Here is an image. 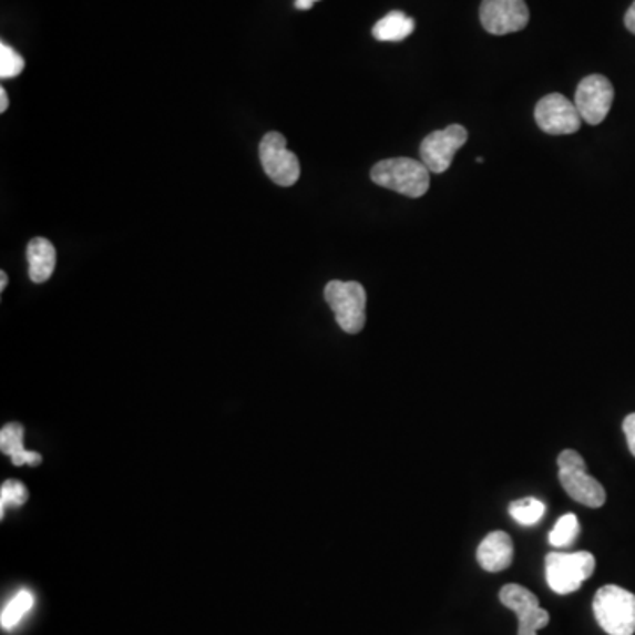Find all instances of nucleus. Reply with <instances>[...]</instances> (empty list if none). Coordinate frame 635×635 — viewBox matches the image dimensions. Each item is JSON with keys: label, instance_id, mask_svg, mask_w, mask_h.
<instances>
[{"label": "nucleus", "instance_id": "obj_25", "mask_svg": "<svg viewBox=\"0 0 635 635\" xmlns=\"http://www.w3.org/2000/svg\"><path fill=\"white\" fill-rule=\"evenodd\" d=\"M8 274L6 273H0V291H4L6 290V286H8Z\"/></svg>", "mask_w": 635, "mask_h": 635}, {"label": "nucleus", "instance_id": "obj_7", "mask_svg": "<svg viewBox=\"0 0 635 635\" xmlns=\"http://www.w3.org/2000/svg\"><path fill=\"white\" fill-rule=\"evenodd\" d=\"M467 140L468 131L459 124L432 131L420 143V160L431 173L447 172L454 161L455 152L463 147Z\"/></svg>", "mask_w": 635, "mask_h": 635}, {"label": "nucleus", "instance_id": "obj_6", "mask_svg": "<svg viewBox=\"0 0 635 635\" xmlns=\"http://www.w3.org/2000/svg\"><path fill=\"white\" fill-rule=\"evenodd\" d=\"M259 160L270 181L277 186L290 187L300 177V163L294 152L286 147L281 133H267L259 142Z\"/></svg>", "mask_w": 635, "mask_h": 635}, {"label": "nucleus", "instance_id": "obj_23", "mask_svg": "<svg viewBox=\"0 0 635 635\" xmlns=\"http://www.w3.org/2000/svg\"><path fill=\"white\" fill-rule=\"evenodd\" d=\"M9 106V98L6 89H0V113H4Z\"/></svg>", "mask_w": 635, "mask_h": 635}, {"label": "nucleus", "instance_id": "obj_10", "mask_svg": "<svg viewBox=\"0 0 635 635\" xmlns=\"http://www.w3.org/2000/svg\"><path fill=\"white\" fill-rule=\"evenodd\" d=\"M480 22L489 34H512L528 25L530 9L524 0H484L480 6Z\"/></svg>", "mask_w": 635, "mask_h": 635}, {"label": "nucleus", "instance_id": "obj_15", "mask_svg": "<svg viewBox=\"0 0 635 635\" xmlns=\"http://www.w3.org/2000/svg\"><path fill=\"white\" fill-rule=\"evenodd\" d=\"M416 31L413 18L407 17L401 11H392L387 17L381 18L377 25L372 27V35L378 41H398L407 40L411 32Z\"/></svg>", "mask_w": 635, "mask_h": 635}, {"label": "nucleus", "instance_id": "obj_18", "mask_svg": "<svg viewBox=\"0 0 635 635\" xmlns=\"http://www.w3.org/2000/svg\"><path fill=\"white\" fill-rule=\"evenodd\" d=\"M581 526L580 519L575 514H565L563 518L557 519L553 530L550 533V544L557 550L569 547L574 544L575 539L580 535Z\"/></svg>", "mask_w": 635, "mask_h": 635}, {"label": "nucleus", "instance_id": "obj_9", "mask_svg": "<svg viewBox=\"0 0 635 635\" xmlns=\"http://www.w3.org/2000/svg\"><path fill=\"white\" fill-rule=\"evenodd\" d=\"M500 602L519 618L518 635H536V632L550 625V613L542 610L535 593L521 584H506L500 590Z\"/></svg>", "mask_w": 635, "mask_h": 635}, {"label": "nucleus", "instance_id": "obj_20", "mask_svg": "<svg viewBox=\"0 0 635 635\" xmlns=\"http://www.w3.org/2000/svg\"><path fill=\"white\" fill-rule=\"evenodd\" d=\"M23 68H25L23 57L14 52L9 44L0 43V76L4 80L14 79L18 74H22Z\"/></svg>", "mask_w": 635, "mask_h": 635}, {"label": "nucleus", "instance_id": "obj_1", "mask_svg": "<svg viewBox=\"0 0 635 635\" xmlns=\"http://www.w3.org/2000/svg\"><path fill=\"white\" fill-rule=\"evenodd\" d=\"M371 178L377 186L396 191L408 198H420L429 191L431 172L422 161L410 157H393L372 166Z\"/></svg>", "mask_w": 635, "mask_h": 635}, {"label": "nucleus", "instance_id": "obj_13", "mask_svg": "<svg viewBox=\"0 0 635 635\" xmlns=\"http://www.w3.org/2000/svg\"><path fill=\"white\" fill-rule=\"evenodd\" d=\"M27 262H29V276H31L32 281L41 285V283L48 281L55 270V247L47 238H32L27 246Z\"/></svg>", "mask_w": 635, "mask_h": 635}, {"label": "nucleus", "instance_id": "obj_14", "mask_svg": "<svg viewBox=\"0 0 635 635\" xmlns=\"http://www.w3.org/2000/svg\"><path fill=\"white\" fill-rule=\"evenodd\" d=\"M0 449L6 455L11 458L14 467L31 464L38 467L43 461L38 452H29L23 449V426L22 423L11 422L0 432Z\"/></svg>", "mask_w": 635, "mask_h": 635}, {"label": "nucleus", "instance_id": "obj_3", "mask_svg": "<svg viewBox=\"0 0 635 635\" xmlns=\"http://www.w3.org/2000/svg\"><path fill=\"white\" fill-rule=\"evenodd\" d=\"M557 479L565 493L590 509H601L607 500L604 485L586 471L583 455L575 450H563L557 458Z\"/></svg>", "mask_w": 635, "mask_h": 635}, {"label": "nucleus", "instance_id": "obj_5", "mask_svg": "<svg viewBox=\"0 0 635 635\" xmlns=\"http://www.w3.org/2000/svg\"><path fill=\"white\" fill-rule=\"evenodd\" d=\"M324 295L345 332L359 334L363 329L368 295L360 283L330 281Z\"/></svg>", "mask_w": 635, "mask_h": 635}, {"label": "nucleus", "instance_id": "obj_17", "mask_svg": "<svg viewBox=\"0 0 635 635\" xmlns=\"http://www.w3.org/2000/svg\"><path fill=\"white\" fill-rule=\"evenodd\" d=\"M509 512L519 524L533 526V524L539 523L544 518L545 505L539 498H521V500L510 503Z\"/></svg>", "mask_w": 635, "mask_h": 635}, {"label": "nucleus", "instance_id": "obj_2", "mask_svg": "<svg viewBox=\"0 0 635 635\" xmlns=\"http://www.w3.org/2000/svg\"><path fill=\"white\" fill-rule=\"evenodd\" d=\"M593 614L605 634H635V595L628 590L616 584L598 590L593 598Z\"/></svg>", "mask_w": 635, "mask_h": 635}, {"label": "nucleus", "instance_id": "obj_12", "mask_svg": "<svg viewBox=\"0 0 635 635\" xmlns=\"http://www.w3.org/2000/svg\"><path fill=\"white\" fill-rule=\"evenodd\" d=\"M477 560L484 571H506L514 560V544H512L509 533H489L484 541L480 542Z\"/></svg>", "mask_w": 635, "mask_h": 635}, {"label": "nucleus", "instance_id": "obj_16", "mask_svg": "<svg viewBox=\"0 0 635 635\" xmlns=\"http://www.w3.org/2000/svg\"><path fill=\"white\" fill-rule=\"evenodd\" d=\"M32 607H34V595H32L29 590L18 592L17 595L8 602L4 610H2L0 625H2L4 631H13L18 623L25 618Z\"/></svg>", "mask_w": 635, "mask_h": 635}, {"label": "nucleus", "instance_id": "obj_24", "mask_svg": "<svg viewBox=\"0 0 635 635\" xmlns=\"http://www.w3.org/2000/svg\"><path fill=\"white\" fill-rule=\"evenodd\" d=\"M318 2V0H295V8L303 9V11H307V9H311L313 4Z\"/></svg>", "mask_w": 635, "mask_h": 635}, {"label": "nucleus", "instance_id": "obj_22", "mask_svg": "<svg viewBox=\"0 0 635 635\" xmlns=\"http://www.w3.org/2000/svg\"><path fill=\"white\" fill-rule=\"evenodd\" d=\"M625 27L632 34H635V2L628 8L627 14H625Z\"/></svg>", "mask_w": 635, "mask_h": 635}, {"label": "nucleus", "instance_id": "obj_11", "mask_svg": "<svg viewBox=\"0 0 635 635\" xmlns=\"http://www.w3.org/2000/svg\"><path fill=\"white\" fill-rule=\"evenodd\" d=\"M535 121L544 133L563 136L577 133L583 119L575 104L566 100L565 95L550 94L536 103Z\"/></svg>", "mask_w": 635, "mask_h": 635}, {"label": "nucleus", "instance_id": "obj_19", "mask_svg": "<svg viewBox=\"0 0 635 635\" xmlns=\"http://www.w3.org/2000/svg\"><path fill=\"white\" fill-rule=\"evenodd\" d=\"M29 500V489L18 480H6L0 491V514L4 518L6 506H20Z\"/></svg>", "mask_w": 635, "mask_h": 635}, {"label": "nucleus", "instance_id": "obj_8", "mask_svg": "<svg viewBox=\"0 0 635 635\" xmlns=\"http://www.w3.org/2000/svg\"><path fill=\"white\" fill-rule=\"evenodd\" d=\"M614 101L613 83L602 74H590L581 80L575 91L574 104L581 119L590 126H598L605 121Z\"/></svg>", "mask_w": 635, "mask_h": 635}, {"label": "nucleus", "instance_id": "obj_4", "mask_svg": "<svg viewBox=\"0 0 635 635\" xmlns=\"http://www.w3.org/2000/svg\"><path fill=\"white\" fill-rule=\"evenodd\" d=\"M595 556L588 551L577 553H554L545 556V580L557 595L577 592L584 581L595 572Z\"/></svg>", "mask_w": 635, "mask_h": 635}, {"label": "nucleus", "instance_id": "obj_21", "mask_svg": "<svg viewBox=\"0 0 635 635\" xmlns=\"http://www.w3.org/2000/svg\"><path fill=\"white\" fill-rule=\"evenodd\" d=\"M623 432L627 437L628 450L635 458V413H631L627 419L623 420Z\"/></svg>", "mask_w": 635, "mask_h": 635}]
</instances>
